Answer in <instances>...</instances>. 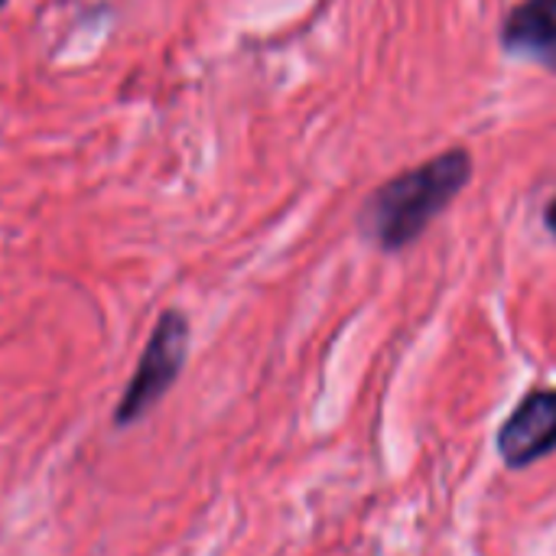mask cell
Masks as SVG:
<instances>
[{
    "mask_svg": "<svg viewBox=\"0 0 556 556\" xmlns=\"http://www.w3.org/2000/svg\"><path fill=\"white\" fill-rule=\"evenodd\" d=\"M472 169V153L466 147H450L433 160L394 173L362 205L358 225L365 238L388 254L417 244L427 228L463 195Z\"/></svg>",
    "mask_w": 556,
    "mask_h": 556,
    "instance_id": "1",
    "label": "cell"
},
{
    "mask_svg": "<svg viewBox=\"0 0 556 556\" xmlns=\"http://www.w3.org/2000/svg\"><path fill=\"white\" fill-rule=\"evenodd\" d=\"M498 42L508 55L556 72V0H518L502 20Z\"/></svg>",
    "mask_w": 556,
    "mask_h": 556,
    "instance_id": "4",
    "label": "cell"
},
{
    "mask_svg": "<svg viewBox=\"0 0 556 556\" xmlns=\"http://www.w3.org/2000/svg\"><path fill=\"white\" fill-rule=\"evenodd\" d=\"M0 7H3V0H0Z\"/></svg>",
    "mask_w": 556,
    "mask_h": 556,
    "instance_id": "6",
    "label": "cell"
},
{
    "mask_svg": "<svg viewBox=\"0 0 556 556\" xmlns=\"http://www.w3.org/2000/svg\"><path fill=\"white\" fill-rule=\"evenodd\" d=\"M186 355H189V319L179 309H166L156 319L137 358V368L117 397V407L111 417L117 430L140 424L173 391V384L179 381L186 368Z\"/></svg>",
    "mask_w": 556,
    "mask_h": 556,
    "instance_id": "2",
    "label": "cell"
},
{
    "mask_svg": "<svg viewBox=\"0 0 556 556\" xmlns=\"http://www.w3.org/2000/svg\"><path fill=\"white\" fill-rule=\"evenodd\" d=\"M556 450V391H531L498 430V453L505 466L528 469Z\"/></svg>",
    "mask_w": 556,
    "mask_h": 556,
    "instance_id": "3",
    "label": "cell"
},
{
    "mask_svg": "<svg viewBox=\"0 0 556 556\" xmlns=\"http://www.w3.org/2000/svg\"><path fill=\"white\" fill-rule=\"evenodd\" d=\"M544 225H547V231L556 238V195L547 202V208H544Z\"/></svg>",
    "mask_w": 556,
    "mask_h": 556,
    "instance_id": "5",
    "label": "cell"
}]
</instances>
